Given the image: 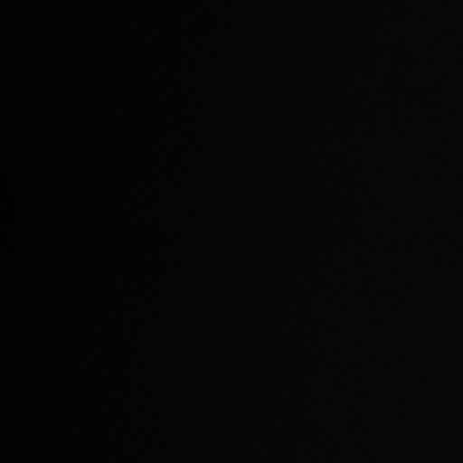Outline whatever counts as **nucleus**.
I'll return each instance as SVG.
<instances>
[]
</instances>
